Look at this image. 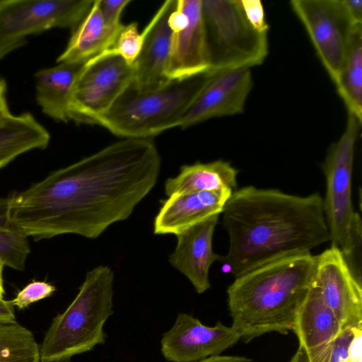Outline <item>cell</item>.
<instances>
[{
  "instance_id": "6da1fadb",
  "label": "cell",
  "mask_w": 362,
  "mask_h": 362,
  "mask_svg": "<svg viewBox=\"0 0 362 362\" xmlns=\"http://www.w3.org/2000/svg\"><path fill=\"white\" fill-rule=\"evenodd\" d=\"M161 158L151 138L124 139L6 197L10 223L35 241L95 239L129 217L156 185Z\"/></svg>"
},
{
  "instance_id": "7a4b0ae2",
  "label": "cell",
  "mask_w": 362,
  "mask_h": 362,
  "mask_svg": "<svg viewBox=\"0 0 362 362\" xmlns=\"http://www.w3.org/2000/svg\"><path fill=\"white\" fill-rule=\"evenodd\" d=\"M221 214L229 248L218 261L235 277L331 241L318 192L301 197L246 186L232 192Z\"/></svg>"
},
{
  "instance_id": "3957f363",
  "label": "cell",
  "mask_w": 362,
  "mask_h": 362,
  "mask_svg": "<svg viewBox=\"0 0 362 362\" xmlns=\"http://www.w3.org/2000/svg\"><path fill=\"white\" fill-rule=\"evenodd\" d=\"M317 255L282 257L237 277L227 289L231 327L248 343L269 332L286 334L312 286Z\"/></svg>"
},
{
  "instance_id": "277c9868",
  "label": "cell",
  "mask_w": 362,
  "mask_h": 362,
  "mask_svg": "<svg viewBox=\"0 0 362 362\" xmlns=\"http://www.w3.org/2000/svg\"><path fill=\"white\" fill-rule=\"evenodd\" d=\"M218 71L211 69L138 90L131 83L96 124L124 139H148L179 127L199 93Z\"/></svg>"
},
{
  "instance_id": "5b68a950",
  "label": "cell",
  "mask_w": 362,
  "mask_h": 362,
  "mask_svg": "<svg viewBox=\"0 0 362 362\" xmlns=\"http://www.w3.org/2000/svg\"><path fill=\"white\" fill-rule=\"evenodd\" d=\"M114 272L100 265L88 272L68 308L52 320L40 345V362H69L104 344L103 326L114 311Z\"/></svg>"
},
{
  "instance_id": "8992f818",
  "label": "cell",
  "mask_w": 362,
  "mask_h": 362,
  "mask_svg": "<svg viewBox=\"0 0 362 362\" xmlns=\"http://www.w3.org/2000/svg\"><path fill=\"white\" fill-rule=\"evenodd\" d=\"M201 9L209 69H250L263 63L268 33L251 25L240 0H202Z\"/></svg>"
},
{
  "instance_id": "52a82bcc",
  "label": "cell",
  "mask_w": 362,
  "mask_h": 362,
  "mask_svg": "<svg viewBox=\"0 0 362 362\" xmlns=\"http://www.w3.org/2000/svg\"><path fill=\"white\" fill-rule=\"evenodd\" d=\"M361 124L354 115L348 112L343 134L329 146L322 163L327 185L323 208L331 242L346 259L360 247L361 240V219L354 211L351 200L355 146Z\"/></svg>"
},
{
  "instance_id": "ba28073f",
  "label": "cell",
  "mask_w": 362,
  "mask_h": 362,
  "mask_svg": "<svg viewBox=\"0 0 362 362\" xmlns=\"http://www.w3.org/2000/svg\"><path fill=\"white\" fill-rule=\"evenodd\" d=\"M88 0H0V60L24 46L30 35L78 25L92 7Z\"/></svg>"
},
{
  "instance_id": "9c48e42d",
  "label": "cell",
  "mask_w": 362,
  "mask_h": 362,
  "mask_svg": "<svg viewBox=\"0 0 362 362\" xmlns=\"http://www.w3.org/2000/svg\"><path fill=\"white\" fill-rule=\"evenodd\" d=\"M132 80V65L114 48L91 58L74 84L69 105L70 120L97 124Z\"/></svg>"
},
{
  "instance_id": "30bf717a",
  "label": "cell",
  "mask_w": 362,
  "mask_h": 362,
  "mask_svg": "<svg viewBox=\"0 0 362 362\" xmlns=\"http://www.w3.org/2000/svg\"><path fill=\"white\" fill-rule=\"evenodd\" d=\"M290 4L335 84L353 35L362 25L353 21L342 0H292Z\"/></svg>"
},
{
  "instance_id": "8fae6325",
  "label": "cell",
  "mask_w": 362,
  "mask_h": 362,
  "mask_svg": "<svg viewBox=\"0 0 362 362\" xmlns=\"http://www.w3.org/2000/svg\"><path fill=\"white\" fill-rule=\"evenodd\" d=\"M313 284L341 329L362 324L361 281L341 250L332 245L317 255Z\"/></svg>"
},
{
  "instance_id": "7c38bea8",
  "label": "cell",
  "mask_w": 362,
  "mask_h": 362,
  "mask_svg": "<svg viewBox=\"0 0 362 362\" xmlns=\"http://www.w3.org/2000/svg\"><path fill=\"white\" fill-rule=\"evenodd\" d=\"M240 339L232 327L221 322L209 327L192 315L179 313L174 325L163 335L161 353L168 361L196 362L221 355Z\"/></svg>"
},
{
  "instance_id": "4fadbf2b",
  "label": "cell",
  "mask_w": 362,
  "mask_h": 362,
  "mask_svg": "<svg viewBox=\"0 0 362 362\" xmlns=\"http://www.w3.org/2000/svg\"><path fill=\"white\" fill-rule=\"evenodd\" d=\"M252 86L250 68L216 72L199 93L179 127L185 129L213 117L242 113Z\"/></svg>"
},
{
  "instance_id": "5bb4252c",
  "label": "cell",
  "mask_w": 362,
  "mask_h": 362,
  "mask_svg": "<svg viewBox=\"0 0 362 362\" xmlns=\"http://www.w3.org/2000/svg\"><path fill=\"white\" fill-rule=\"evenodd\" d=\"M177 6V0L165 1L141 33L142 47L132 64V85L139 91L154 90L170 79L167 68L173 31L169 18Z\"/></svg>"
},
{
  "instance_id": "9a60e30c",
  "label": "cell",
  "mask_w": 362,
  "mask_h": 362,
  "mask_svg": "<svg viewBox=\"0 0 362 362\" xmlns=\"http://www.w3.org/2000/svg\"><path fill=\"white\" fill-rule=\"evenodd\" d=\"M219 215L214 214L176 235L177 245L168 259L170 264L189 280L199 294L210 288L209 269L220 257L212 248Z\"/></svg>"
},
{
  "instance_id": "2e32d148",
  "label": "cell",
  "mask_w": 362,
  "mask_h": 362,
  "mask_svg": "<svg viewBox=\"0 0 362 362\" xmlns=\"http://www.w3.org/2000/svg\"><path fill=\"white\" fill-rule=\"evenodd\" d=\"M231 192L174 194L162 200L153 222L156 235H177L214 214H220Z\"/></svg>"
},
{
  "instance_id": "e0dca14e",
  "label": "cell",
  "mask_w": 362,
  "mask_h": 362,
  "mask_svg": "<svg viewBox=\"0 0 362 362\" xmlns=\"http://www.w3.org/2000/svg\"><path fill=\"white\" fill-rule=\"evenodd\" d=\"M187 15V26L173 33L167 76L181 78L209 69L202 18V0H177Z\"/></svg>"
},
{
  "instance_id": "ac0fdd59",
  "label": "cell",
  "mask_w": 362,
  "mask_h": 362,
  "mask_svg": "<svg viewBox=\"0 0 362 362\" xmlns=\"http://www.w3.org/2000/svg\"><path fill=\"white\" fill-rule=\"evenodd\" d=\"M88 60L64 62L35 73L36 100L44 114L57 122L70 121L74 86Z\"/></svg>"
},
{
  "instance_id": "d6986e66",
  "label": "cell",
  "mask_w": 362,
  "mask_h": 362,
  "mask_svg": "<svg viewBox=\"0 0 362 362\" xmlns=\"http://www.w3.org/2000/svg\"><path fill=\"white\" fill-rule=\"evenodd\" d=\"M292 330L298 337L299 346L305 349L327 344L342 331L335 315L313 284L297 312Z\"/></svg>"
},
{
  "instance_id": "ffe728a7",
  "label": "cell",
  "mask_w": 362,
  "mask_h": 362,
  "mask_svg": "<svg viewBox=\"0 0 362 362\" xmlns=\"http://www.w3.org/2000/svg\"><path fill=\"white\" fill-rule=\"evenodd\" d=\"M238 170L229 162L218 160L202 163L181 166L180 173L165 182V192L168 197L174 194L228 191L236 187Z\"/></svg>"
},
{
  "instance_id": "44dd1931",
  "label": "cell",
  "mask_w": 362,
  "mask_h": 362,
  "mask_svg": "<svg viewBox=\"0 0 362 362\" xmlns=\"http://www.w3.org/2000/svg\"><path fill=\"white\" fill-rule=\"evenodd\" d=\"M122 27L113 28L106 25L96 1H93L87 15L72 31L67 46L57 62L88 60L113 48Z\"/></svg>"
},
{
  "instance_id": "7402d4cb",
  "label": "cell",
  "mask_w": 362,
  "mask_h": 362,
  "mask_svg": "<svg viewBox=\"0 0 362 362\" xmlns=\"http://www.w3.org/2000/svg\"><path fill=\"white\" fill-rule=\"evenodd\" d=\"M48 131L30 112L11 115L0 124V169L18 156L49 144Z\"/></svg>"
},
{
  "instance_id": "603a6c76",
  "label": "cell",
  "mask_w": 362,
  "mask_h": 362,
  "mask_svg": "<svg viewBox=\"0 0 362 362\" xmlns=\"http://www.w3.org/2000/svg\"><path fill=\"white\" fill-rule=\"evenodd\" d=\"M335 85L348 112L362 122V26L353 35Z\"/></svg>"
},
{
  "instance_id": "cb8c5ba5",
  "label": "cell",
  "mask_w": 362,
  "mask_h": 362,
  "mask_svg": "<svg viewBox=\"0 0 362 362\" xmlns=\"http://www.w3.org/2000/svg\"><path fill=\"white\" fill-rule=\"evenodd\" d=\"M362 324L343 329L332 341L305 349L298 346L289 362H362Z\"/></svg>"
},
{
  "instance_id": "d4e9b609",
  "label": "cell",
  "mask_w": 362,
  "mask_h": 362,
  "mask_svg": "<svg viewBox=\"0 0 362 362\" xmlns=\"http://www.w3.org/2000/svg\"><path fill=\"white\" fill-rule=\"evenodd\" d=\"M0 362H40V345L17 321L0 323Z\"/></svg>"
},
{
  "instance_id": "484cf974",
  "label": "cell",
  "mask_w": 362,
  "mask_h": 362,
  "mask_svg": "<svg viewBox=\"0 0 362 362\" xmlns=\"http://www.w3.org/2000/svg\"><path fill=\"white\" fill-rule=\"evenodd\" d=\"M30 252L28 237L9 223L6 197L0 199V259L5 265L23 271Z\"/></svg>"
},
{
  "instance_id": "4316f807",
  "label": "cell",
  "mask_w": 362,
  "mask_h": 362,
  "mask_svg": "<svg viewBox=\"0 0 362 362\" xmlns=\"http://www.w3.org/2000/svg\"><path fill=\"white\" fill-rule=\"evenodd\" d=\"M137 28L136 23L123 25L113 47L129 65L133 64L142 47L143 37Z\"/></svg>"
},
{
  "instance_id": "83f0119b",
  "label": "cell",
  "mask_w": 362,
  "mask_h": 362,
  "mask_svg": "<svg viewBox=\"0 0 362 362\" xmlns=\"http://www.w3.org/2000/svg\"><path fill=\"white\" fill-rule=\"evenodd\" d=\"M56 288L45 281H33L20 291L11 301L13 306L23 310L31 303L50 296Z\"/></svg>"
},
{
  "instance_id": "f1b7e54d",
  "label": "cell",
  "mask_w": 362,
  "mask_h": 362,
  "mask_svg": "<svg viewBox=\"0 0 362 362\" xmlns=\"http://www.w3.org/2000/svg\"><path fill=\"white\" fill-rule=\"evenodd\" d=\"M130 0H96L98 7L106 25L119 28L123 25L120 16Z\"/></svg>"
},
{
  "instance_id": "f546056e",
  "label": "cell",
  "mask_w": 362,
  "mask_h": 362,
  "mask_svg": "<svg viewBox=\"0 0 362 362\" xmlns=\"http://www.w3.org/2000/svg\"><path fill=\"white\" fill-rule=\"evenodd\" d=\"M244 14L257 30L262 33H268L269 25L266 21L264 11L262 2L259 0H240Z\"/></svg>"
},
{
  "instance_id": "4dcf8cb0",
  "label": "cell",
  "mask_w": 362,
  "mask_h": 362,
  "mask_svg": "<svg viewBox=\"0 0 362 362\" xmlns=\"http://www.w3.org/2000/svg\"><path fill=\"white\" fill-rule=\"evenodd\" d=\"M349 16L357 25H362V1L342 0Z\"/></svg>"
},
{
  "instance_id": "1f68e13d",
  "label": "cell",
  "mask_w": 362,
  "mask_h": 362,
  "mask_svg": "<svg viewBox=\"0 0 362 362\" xmlns=\"http://www.w3.org/2000/svg\"><path fill=\"white\" fill-rule=\"evenodd\" d=\"M6 92V82L3 78H0V124L12 115L8 108Z\"/></svg>"
},
{
  "instance_id": "d6a6232c",
  "label": "cell",
  "mask_w": 362,
  "mask_h": 362,
  "mask_svg": "<svg viewBox=\"0 0 362 362\" xmlns=\"http://www.w3.org/2000/svg\"><path fill=\"white\" fill-rule=\"evenodd\" d=\"M16 321L14 306L10 300L0 298V323L12 322Z\"/></svg>"
},
{
  "instance_id": "836d02e7",
  "label": "cell",
  "mask_w": 362,
  "mask_h": 362,
  "mask_svg": "<svg viewBox=\"0 0 362 362\" xmlns=\"http://www.w3.org/2000/svg\"><path fill=\"white\" fill-rule=\"evenodd\" d=\"M196 362H255L254 360L239 356H215Z\"/></svg>"
},
{
  "instance_id": "e575fe53",
  "label": "cell",
  "mask_w": 362,
  "mask_h": 362,
  "mask_svg": "<svg viewBox=\"0 0 362 362\" xmlns=\"http://www.w3.org/2000/svg\"><path fill=\"white\" fill-rule=\"evenodd\" d=\"M4 263L0 259V298H4V295L5 293L4 288V281H3V269L4 267Z\"/></svg>"
}]
</instances>
